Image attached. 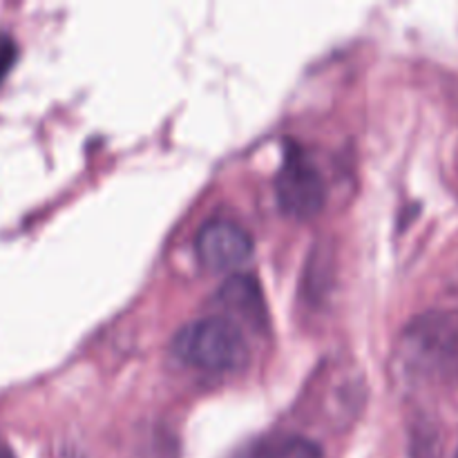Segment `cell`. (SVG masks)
I'll return each mask as SVG.
<instances>
[{"label":"cell","instance_id":"obj_1","mask_svg":"<svg viewBox=\"0 0 458 458\" xmlns=\"http://www.w3.org/2000/svg\"><path fill=\"white\" fill-rule=\"evenodd\" d=\"M396 362L411 378L458 376V311H428L403 331Z\"/></svg>","mask_w":458,"mask_h":458},{"label":"cell","instance_id":"obj_2","mask_svg":"<svg viewBox=\"0 0 458 458\" xmlns=\"http://www.w3.org/2000/svg\"><path fill=\"white\" fill-rule=\"evenodd\" d=\"M173 352L195 369L233 371L249 358V343L240 325L228 318L208 316L183 325L174 334Z\"/></svg>","mask_w":458,"mask_h":458},{"label":"cell","instance_id":"obj_3","mask_svg":"<svg viewBox=\"0 0 458 458\" xmlns=\"http://www.w3.org/2000/svg\"><path fill=\"white\" fill-rule=\"evenodd\" d=\"M276 197L291 217L309 219L325 206L327 186L318 165L300 148H289L276 174Z\"/></svg>","mask_w":458,"mask_h":458},{"label":"cell","instance_id":"obj_4","mask_svg":"<svg viewBox=\"0 0 458 458\" xmlns=\"http://www.w3.org/2000/svg\"><path fill=\"white\" fill-rule=\"evenodd\" d=\"M195 250L206 268L231 271L253 255V237L231 219H210L197 233Z\"/></svg>","mask_w":458,"mask_h":458},{"label":"cell","instance_id":"obj_5","mask_svg":"<svg viewBox=\"0 0 458 458\" xmlns=\"http://www.w3.org/2000/svg\"><path fill=\"white\" fill-rule=\"evenodd\" d=\"M213 307L217 309L219 316L228 318L240 327H262L267 322V302H264L259 282L244 273L231 276L219 286L217 293L213 295Z\"/></svg>","mask_w":458,"mask_h":458},{"label":"cell","instance_id":"obj_6","mask_svg":"<svg viewBox=\"0 0 458 458\" xmlns=\"http://www.w3.org/2000/svg\"><path fill=\"white\" fill-rule=\"evenodd\" d=\"M240 458H322V447L302 434H276L253 443Z\"/></svg>","mask_w":458,"mask_h":458},{"label":"cell","instance_id":"obj_7","mask_svg":"<svg viewBox=\"0 0 458 458\" xmlns=\"http://www.w3.org/2000/svg\"><path fill=\"white\" fill-rule=\"evenodd\" d=\"M18 61V43L13 40L12 34L0 31V81L9 74L13 63Z\"/></svg>","mask_w":458,"mask_h":458},{"label":"cell","instance_id":"obj_8","mask_svg":"<svg viewBox=\"0 0 458 458\" xmlns=\"http://www.w3.org/2000/svg\"><path fill=\"white\" fill-rule=\"evenodd\" d=\"M0 458H16V454L12 452V447H9L3 438H0Z\"/></svg>","mask_w":458,"mask_h":458},{"label":"cell","instance_id":"obj_9","mask_svg":"<svg viewBox=\"0 0 458 458\" xmlns=\"http://www.w3.org/2000/svg\"><path fill=\"white\" fill-rule=\"evenodd\" d=\"M456 458H458V452H456Z\"/></svg>","mask_w":458,"mask_h":458}]
</instances>
